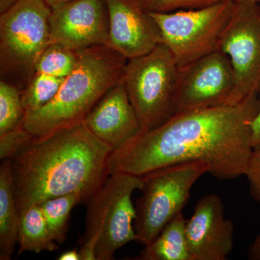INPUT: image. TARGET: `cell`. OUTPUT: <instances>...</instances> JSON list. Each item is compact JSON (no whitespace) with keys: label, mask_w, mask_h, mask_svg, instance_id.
<instances>
[{"label":"cell","mask_w":260,"mask_h":260,"mask_svg":"<svg viewBox=\"0 0 260 260\" xmlns=\"http://www.w3.org/2000/svg\"><path fill=\"white\" fill-rule=\"evenodd\" d=\"M259 109L258 95L235 105L176 113L164 124L142 132L113 151L111 174L142 176L160 168L200 161L220 180L245 176L254 148L251 122Z\"/></svg>","instance_id":"1"},{"label":"cell","mask_w":260,"mask_h":260,"mask_svg":"<svg viewBox=\"0 0 260 260\" xmlns=\"http://www.w3.org/2000/svg\"><path fill=\"white\" fill-rule=\"evenodd\" d=\"M113 151L83 123L32 140L10 159L19 216L61 195L76 193L87 204L110 175Z\"/></svg>","instance_id":"2"},{"label":"cell","mask_w":260,"mask_h":260,"mask_svg":"<svg viewBox=\"0 0 260 260\" xmlns=\"http://www.w3.org/2000/svg\"><path fill=\"white\" fill-rule=\"evenodd\" d=\"M78 61L50 102L25 112L22 126L35 140L79 125L109 89L123 79L128 59L107 46L77 50Z\"/></svg>","instance_id":"3"},{"label":"cell","mask_w":260,"mask_h":260,"mask_svg":"<svg viewBox=\"0 0 260 260\" xmlns=\"http://www.w3.org/2000/svg\"><path fill=\"white\" fill-rule=\"evenodd\" d=\"M142 177L111 174L87 203L80 260H112L118 249L137 241L133 194L143 186Z\"/></svg>","instance_id":"4"},{"label":"cell","mask_w":260,"mask_h":260,"mask_svg":"<svg viewBox=\"0 0 260 260\" xmlns=\"http://www.w3.org/2000/svg\"><path fill=\"white\" fill-rule=\"evenodd\" d=\"M51 10L44 0H18L0 16L1 80L21 92L35 74L39 56L51 43Z\"/></svg>","instance_id":"5"},{"label":"cell","mask_w":260,"mask_h":260,"mask_svg":"<svg viewBox=\"0 0 260 260\" xmlns=\"http://www.w3.org/2000/svg\"><path fill=\"white\" fill-rule=\"evenodd\" d=\"M181 70L164 44L128 59L123 81L143 132L155 129L176 114Z\"/></svg>","instance_id":"6"},{"label":"cell","mask_w":260,"mask_h":260,"mask_svg":"<svg viewBox=\"0 0 260 260\" xmlns=\"http://www.w3.org/2000/svg\"><path fill=\"white\" fill-rule=\"evenodd\" d=\"M210 169L191 161L155 169L142 176L141 195L136 202L134 222L138 242L148 246L173 218L182 212L192 186Z\"/></svg>","instance_id":"7"},{"label":"cell","mask_w":260,"mask_h":260,"mask_svg":"<svg viewBox=\"0 0 260 260\" xmlns=\"http://www.w3.org/2000/svg\"><path fill=\"white\" fill-rule=\"evenodd\" d=\"M235 5L234 0H227L201 9L150 13L160 30L162 44L182 70L220 50Z\"/></svg>","instance_id":"8"},{"label":"cell","mask_w":260,"mask_h":260,"mask_svg":"<svg viewBox=\"0 0 260 260\" xmlns=\"http://www.w3.org/2000/svg\"><path fill=\"white\" fill-rule=\"evenodd\" d=\"M252 0L236 2L220 50L232 62L235 88L227 105H235L260 91V5Z\"/></svg>","instance_id":"9"},{"label":"cell","mask_w":260,"mask_h":260,"mask_svg":"<svg viewBox=\"0 0 260 260\" xmlns=\"http://www.w3.org/2000/svg\"><path fill=\"white\" fill-rule=\"evenodd\" d=\"M234 88L230 59L214 51L181 70L176 113L227 105Z\"/></svg>","instance_id":"10"},{"label":"cell","mask_w":260,"mask_h":260,"mask_svg":"<svg viewBox=\"0 0 260 260\" xmlns=\"http://www.w3.org/2000/svg\"><path fill=\"white\" fill-rule=\"evenodd\" d=\"M51 43L73 50L107 46L109 37L107 0H72L51 8Z\"/></svg>","instance_id":"11"},{"label":"cell","mask_w":260,"mask_h":260,"mask_svg":"<svg viewBox=\"0 0 260 260\" xmlns=\"http://www.w3.org/2000/svg\"><path fill=\"white\" fill-rule=\"evenodd\" d=\"M185 232L191 260H225L234 248V225L225 218L223 201L216 194L198 200Z\"/></svg>","instance_id":"12"},{"label":"cell","mask_w":260,"mask_h":260,"mask_svg":"<svg viewBox=\"0 0 260 260\" xmlns=\"http://www.w3.org/2000/svg\"><path fill=\"white\" fill-rule=\"evenodd\" d=\"M109 18L107 47L129 59L162 44L161 34L144 0H107Z\"/></svg>","instance_id":"13"},{"label":"cell","mask_w":260,"mask_h":260,"mask_svg":"<svg viewBox=\"0 0 260 260\" xmlns=\"http://www.w3.org/2000/svg\"><path fill=\"white\" fill-rule=\"evenodd\" d=\"M83 123L114 151L143 132L123 79L104 94Z\"/></svg>","instance_id":"14"},{"label":"cell","mask_w":260,"mask_h":260,"mask_svg":"<svg viewBox=\"0 0 260 260\" xmlns=\"http://www.w3.org/2000/svg\"><path fill=\"white\" fill-rule=\"evenodd\" d=\"M19 216L10 159L0 166V259L10 260L18 244Z\"/></svg>","instance_id":"15"},{"label":"cell","mask_w":260,"mask_h":260,"mask_svg":"<svg viewBox=\"0 0 260 260\" xmlns=\"http://www.w3.org/2000/svg\"><path fill=\"white\" fill-rule=\"evenodd\" d=\"M184 213L176 215L151 244L140 252L143 260H191L186 237Z\"/></svg>","instance_id":"16"},{"label":"cell","mask_w":260,"mask_h":260,"mask_svg":"<svg viewBox=\"0 0 260 260\" xmlns=\"http://www.w3.org/2000/svg\"><path fill=\"white\" fill-rule=\"evenodd\" d=\"M18 244L19 254L24 251L40 253L58 249V244L49 234L47 222L39 205H32L20 214Z\"/></svg>","instance_id":"17"},{"label":"cell","mask_w":260,"mask_h":260,"mask_svg":"<svg viewBox=\"0 0 260 260\" xmlns=\"http://www.w3.org/2000/svg\"><path fill=\"white\" fill-rule=\"evenodd\" d=\"M83 203L81 197L76 193L61 195L43 202L41 209L47 222L51 238L58 244L66 239L70 213L75 205Z\"/></svg>","instance_id":"18"},{"label":"cell","mask_w":260,"mask_h":260,"mask_svg":"<svg viewBox=\"0 0 260 260\" xmlns=\"http://www.w3.org/2000/svg\"><path fill=\"white\" fill-rule=\"evenodd\" d=\"M78 58V51L63 44L51 43L39 56L35 73L67 78L76 67Z\"/></svg>","instance_id":"19"},{"label":"cell","mask_w":260,"mask_h":260,"mask_svg":"<svg viewBox=\"0 0 260 260\" xmlns=\"http://www.w3.org/2000/svg\"><path fill=\"white\" fill-rule=\"evenodd\" d=\"M65 78L35 73L21 92L25 112L37 111L50 102L57 94Z\"/></svg>","instance_id":"20"},{"label":"cell","mask_w":260,"mask_h":260,"mask_svg":"<svg viewBox=\"0 0 260 260\" xmlns=\"http://www.w3.org/2000/svg\"><path fill=\"white\" fill-rule=\"evenodd\" d=\"M25 115L21 91L15 85L0 81V135L15 129Z\"/></svg>","instance_id":"21"},{"label":"cell","mask_w":260,"mask_h":260,"mask_svg":"<svg viewBox=\"0 0 260 260\" xmlns=\"http://www.w3.org/2000/svg\"><path fill=\"white\" fill-rule=\"evenodd\" d=\"M34 140V137L24 129L22 124L15 129L0 135V159L3 160L13 158Z\"/></svg>","instance_id":"22"},{"label":"cell","mask_w":260,"mask_h":260,"mask_svg":"<svg viewBox=\"0 0 260 260\" xmlns=\"http://www.w3.org/2000/svg\"><path fill=\"white\" fill-rule=\"evenodd\" d=\"M227 0H144L145 9L154 13H169L179 10L207 8Z\"/></svg>","instance_id":"23"},{"label":"cell","mask_w":260,"mask_h":260,"mask_svg":"<svg viewBox=\"0 0 260 260\" xmlns=\"http://www.w3.org/2000/svg\"><path fill=\"white\" fill-rule=\"evenodd\" d=\"M251 194L260 205V147L254 149L245 174Z\"/></svg>","instance_id":"24"},{"label":"cell","mask_w":260,"mask_h":260,"mask_svg":"<svg viewBox=\"0 0 260 260\" xmlns=\"http://www.w3.org/2000/svg\"><path fill=\"white\" fill-rule=\"evenodd\" d=\"M258 97L259 100V112L254 120L251 122V140L254 150L260 147V91Z\"/></svg>","instance_id":"25"},{"label":"cell","mask_w":260,"mask_h":260,"mask_svg":"<svg viewBox=\"0 0 260 260\" xmlns=\"http://www.w3.org/2000/svg\"><path fill=\"white\" fill-rule=\"evenodd\" d=\"M248 257L251 260H260V234L249 246L248 249Z\"/></svg>","instance_id":"26"},{"label":"cell","mask_w":260,"mask_h":260,"mask_svg":"<svg viewBox=\"0 0 260 260\" xmlns=\"http://www.w3.org/2000/svg\"><path fill=\"white\" fill-rule=\"evenodd\" d=\"M59 260H80L79 250L76 249L65 251L59 256Z\"/></svg>","instance_id":"27"},{"label":"cell","mask_w":260,"mask_h":260,"mask_svg":"<svg viewBox=\"0 0 260 260\" xmlns=\"http://www.w3.org/2000/svg\"><path fill=\"white\" fill-rule=\"evenodd\" d=\"M18 1V0H0V13H4Z\"/></svg>","instance_id":"28"},{"label":"cell","mask_w":260,"mask_h":260,"mask_svg":"<svg viewBox=\"0 0 260 260\" xmlns=\"http://www.w3.org/2000/svg\"><path fill=\"white\" fill-rule=\"evenodd\" d=\"M44 1L50 8H54L56 6L72 1V0H44Z\"/></svg>","instance_id":"29"},{"label":"cell","mask_w":260,"mask_h":260,"mask_svg":"<svg viewBox=\"0 0 260 260\" xmlns=\"http://www.w3.org/2000/svg\"><path fill=\"white\" fill-rule=\"evenodd\" d=\"M235 2L242 1V0H234ZM252 1L256 2V3H260V0H252Z\"/></svg>","instance_id":"30"}]
</instances>
